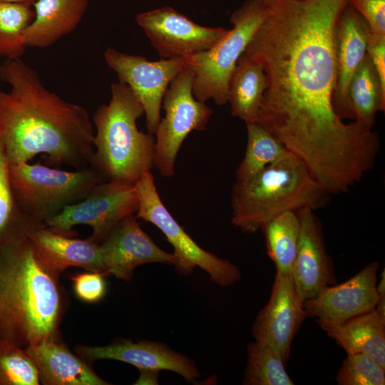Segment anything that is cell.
I'll return each mask as SVG.
<instances>
[{"mask_svg": "<svg viewBox=\"0 0 385 385\" xmlns=\"http://www.w3.org/2000/svg\"><path fill=\"white\" fill-rule=\"evenodd\" d=\"M111 91L109 103L98 106L93 117L96 132L90 167L104 181L135 185L154 166L155 138L138 128L144 108L130 87L118 81Z\"/></svg>", "mask_w": 385, "mask_h": 385, "instance_id": "cell-4", "label": "cell"}, {"mask_svg": "<svg viewBox=\"0 0 385 385\" xmlns=\"http://www.w3.org/2000/svg\"><path fill=\"white\" fill-rule=\"evenodd\" d=\"M105 275L103 272L90 270L71 276L74 292L78 298L88 303L101 301L106 293Z\"/></svg>", "mask_w": 385, "mask_h": 385, "instance_id": "cell-32", "label": "cell"}, {"mask_svg": "<svg viewBox=\"0 0 385 385\" xmlns=\"http://www.w3.org/2000/svg\"><path fill=\"white\" fill-rule=\"evenodd\" d=\"M247 363L242 384L293 385L279 353L272 346L254 342L247 345Z\"/></svg>", "mask_w": 385, "mask_h": 385, "instance_id": "cell-27", "label": "cell"}, {"mask_svg": "<svg viewBox=\"0 0 385 385\" xmlns=\"http://www.w3.org/2000/svg\"><path fill=\"white\" fill-rule=\"evenodd\" d=\"M378 293V301L375 309L385 319V272L384 269L381 274V279L376 286Z\"/></svg>", "mask_w": 385, "mask_h": 385, "instance_id": "cell-35", "label": "cell"}, {"mask_svg": "<svg viewBox=\"0 0 385 385\" xmlns=\"http://www.w3.org/2000/svg\"><path fill=\"white\" fill-rule=\"evenodd\" d=\"M104 58L141 103L148 133L154 135L160 121L163 96L171 81L188 66V58H161L150 61L146 58L107 48Z\"/></svg>", "mask_w": 385, "mask_h": 385, "instance_id": "cell-11", "label": "cell"}, {"mask_svg": "<svg viewBox=\"0 0 385 385\" xmlns=\"http://www.w3.org/2000/svg\"><path fill=\"white\" fill-rule=\"evenodd\" d=\"M304 302L292 276L277 272L270 299L252 328L255 341L272 346L286 363L293 338L307 317Z\"/></svg>", "mask_w": 385, "mask_h": 385, "instance_id": "cell-13", "label": "cell"}, {"mask_svg": "<svg viewBox=\"0 0 385 385\" xmlns=\"http://www.w3.org/2000/svg\"><path fill=\"white\" fill-rule=\"evenodd\" d=\"M159 371L140 369V376L134 384H158Z\"/></svg>", "mask_w": 385, "mask_h": 385, "instance_id": "cell-36", "label": "cell"}, {"mask_svg": "<svg viewBox=\"0 0 385 385\" xmlns=\"http://www.w3.org/2000/svg\"><path fill=\"white\" fill-rule=\"evenodd\" d=\"M31 5L0 2V56L20 58L26 46L24 34L34 18Z\"/></svg>", "mask_w": 385, "mask_h": 385, "instance_id": "cell-29", "label": "cell"}, {"mask_svg": "<svg viewBox=\"0 0 385 385\" xmlns=\"http://www.w3.org/2000/svg\"><path fill=\"white\" fill-rule=\"evenodd\" d=\"M247 143L236 171L237 183H246L289 151L257 122L247 123Z\"/></svg>", "mask_w": 385, "mask_h": 385, "instance_id": "cell-26", "label": "cell"}, {"mask_svg": "<svg viewBox=\"0 0 385 385\" xmlns=\"http://www.w3.org/2000/svg\"><path fill=\"white\" fill-rule=\"evenodd\" d=\"M318 324L347 354H368L385 369V319L376 309L341 324Z\"/></svg>", "mask_w": 385, "mask_h": 385, "instance_id": "cell-22", "label": "cell"}, {"mask_svg": "<svg viewBox=\"0 0 385 385\" xmlns=\"http://www.w3.org/2000/svg\"><path fill=\"white\" fill-rule=\"evenodd\" d=\"M88 4V0H36L34 18L24 34L26 47L45 48L71 33Z\"/></svg>", "mask_w": 385, "mask_h": 385, "instance_id": "cell-21", "label": "cell"}, {"mask_svg": "<svg viewBox=\"0 0 385 385\" xmlns=\"http://www.w3.org/2000/svg\"><path fill=\"white\" fill-rule=\"evenodd\" d=\"M27 237L38 257L58 277L70 267H81L107 275L101 244L89 238H74L44 225L29 232Z\"/></svg>", "mask_w": 385, "mask_h": 385, "instance_id": "cell-19", "label": "cell"}, {"mask_svg": "<svg viewBox=\"0 0 385 385\" xmlns=\"http://www.w3.org/2000/svg\"><path fill=\"white\" fill-rule=\"evenodd\" d=\"M135 19L161 58L165 59L188 58L206 51L228 31L197 24L170 6L140 13Z\"/></svg>", "mask_w": 385, "mask_h": 385, "instance_id": "cell-12", "label": "cell"}, {"mask_svg": "<svg viewBox=\"0 0 385 385\" xmlns=\"http://www.w3.org/2000/svg\"><path fill=\"white\" fill-rule=\"evenodd\" d=\"M266 88L262 66L244 52L228 82L227 100L231 114L246 124L256 122Z\"/></svg>", "mask_w": 385, "mask_h": 385, "instance_id": "cell-23", "label": "cell"}, {"mask_svg": "<svg viewBox=\"0 0 385 385\" xmlns=\"http://www.w3.org/2000/svg\"><path fill=\"white\" fill-rule=\"evenodd\" d=\"M367 54L385 88V35L370 34Z\"/></svg>", "mask_w": 385, "mask_h": 385, "instance_id": "cell-34", "label": "cell"}, {"mask_svg": "<svg viewBox=\"0 0 385 385\" xmlns=\"http://www.w3.org/2000/svg\"><path fill=\"white\" fill-rule=\"evenodd\" d=\"M378 269V262H369L346 282L326 287L314 297L304 300L307 317L316 318L317 322L341 324L375 309Z\"/></svg>", "mask_w": 385, "mask_h": 385, "instance_id": "cell-14", "label": "cell"}, {"mask_svg": "<svg viewBox=\"0 0 385 385\" xmlns=\"http://www.w3.org/2000/svg\"><path fill=\"white\" fill-rule=\"evenodd\" d=\"M39 374L26 349L0 339V385H38Z\"/></svg>", "mask_w": 385, "mask_h": 385, "instance_id": "cell-30", "label": "cell"}, {"mask_svg": "<svg viewBox=\"0 0 385 385\" xmlns=\"http://www.w3.org/2000/svg\"><path fill=\"white\" fill-rule=\"evenodd\" d=\"M9 169V163L0 141V246L41 226L29 219L16 204Z\"/></svg>", "mask_w": 385, "mask_h": 385, "instance_id": "cell-28", "label": "cell"}, {"mask_svg": "<svg viewBox=\"0 0 385 385\" xmlns=\"http://www.w3.org/2000/svg\"><path fill=\"white\" fill-rule=\"evenodd\" d=\"M300 222L297 212H283L261 227L267 254L274 262L277 272L292 275L297 255Z\"/></svg>", "mask_w": 385, "mask_h": 385, "instance_id": "cell-25", "label": "cell"}, {"mask_svg": "<svg viewBox=\"0 0 385 385\" xmlns=\"http://www.w3.org/2000/svg\"><path fill=\"white\" fill-rule=\"evenodd\" d=\"M135 187L138 198L135 217L155 225L172 245L176 258L174 266L179 274H189L199 267L221 287L230 286L241 279L237 266L200 247L172 216L160 197L151 170Z\"/></svg>", "mask_w": 385, "mask_h": 385, "instance_id": "cell-8", "label": "cell"}, {"mask_svg": "<svg viewBox=\"0 0 385 385\" xmlns=\"http://www.w3.org/2000/svg\"><path fill=\"white\" fill-rule=\"evenodd\" d=\"M9 170L16 204L39 225L65 207L83 200L96 185L104 181L91 167L68 171L21 162L9 163Z\"/></svg>", "mask_w": 385, "mask_h": 385, "instance_id": "cell-6", "label": "cell"}, {"mask_svg": "<svg viewBox=\"0 0 385 385\" xmlns=\"http://www.w3.org/2000/svg\"><path fill=\"white\" fill-rule=\"evenodd\" d=\"M269 1L245 0L230 17L232 29L210 49L188 57V67L193 73L192 93L197 100L212 99L218 106L228 103L230 76L266 16Z\"/></svg>", "mask_w": 385, "mask_h": 385, "instance_id": "cell-7", "label": "cell"}, {"mask_svg": "<svg viewBox=\"0 0 385 385\" xmlns=\"http://www.w3.org/2000/svg\"><path fill=\"white\" fill-rule=\"evenodd\" d=\"M329 196L306 165L289 152L249 181L234 183L231 223L252 234L283 212L324 207Z\"/></svg>", "mask_w": 385, "mask_h": 385, "instance_id": "cell-5", "label": "cell"}, {"mask_svg": "<svg viewBox=\"0 0 385 385\" xmlns=\"http://www.w3.org/2000/svg\"><path fill=\"white\" fill-rule=\"evenodd\" d=\"M193 73L187 66L170 83L162 101L165 117L155 132L153 165L160 175H174L178 151L188 134L205 128L213 111L192 93Z\"/></svg>", "mask_w": 385, "mask_h": 385, "instance_id": "cell-9", "label": "cell"}, {"mask_svg": "<svg viewBox=\"0 0 385 385\" xmlns=\"http://www.w3.org/2000/svg\"><path fill=\"white\" fill-rule=\"evenodd\" d=\"M36 0H0V2L21 3L33 5Z\"/></svg>", "mask_w": 385, "mask_h": 385, "instance_id": "cell-37", "label": "cell"}, {"mask_svg": "<svg viewBox=\"0 0 385 385\" xmlns=\"http://www.w3.org/2000/svg\"><path fill=\"white\" fill-rule=\"evenodd\" d=\"M300 229L292 278L304 300L317 296L324 288L337 283L332 258L328 255L321 223L314 210L297 211Z\"/></svg>", "mask_w": 385, "mask_h": 385, "instance_id": "cell-16", "label": "cell"}, {"mask_svg": "<svg viewBox=\"0 0 385 385\" xmlns=\"http://www.w3.org/2000/svg\"><path fill=\"white\" fill-rule=\"evenodd\" d=\"M349 0H270L245 52L267 88L256 120L329 194L347 192L375 165L378 134L346 123L333 106L336 34Z\"/></svg>", "mask_w": 385, "mask_h": 385, "instance_id": "cell-1", "label": "cell"}, {"mask_svg": "<svg viewBox=\"0 0 385 385\" xmlns=\"http://www.w3.org/2000/svg\"><path fill=\"white\" fill-rule=\"evenodd\" d=\"M370 34L367 23L348 2L339 16L336 34L337 81L333 106L342 119L354 118L349 103V86L367 53Z\"/></svg>", "mask_w": 385, "mask_h": 385, "instance_id": "cell-18", "label": "cell"}, {"mask_svg": "<svg viewBox=\"0 0 385 385\" xmlns=\"http://www.w3.org/2000/svg\"><path fill=\"white\" fill-rule=\"evenodd\" d=\"M135 214L120 220L101 243L106 274L130 281L140 265L163 263L175 265L173 253L160 249L140 227Z\"/></svg>", "mask_w": 385, "mask_h": 385, "instance_id": "cell-15", "label": "cell"}, {"mask_svg": "<svg viewBox=\"0 0 385 385\" xmlns=\"http://www.w3.org/2000/svg\"><path fill=\"white\" fill-rule=\"evenodd\" d=\"M76 351L82 359H112L123 361L140 369L171 371L192 382L200 376L195 363L160 342L118 339L106 346H78Z\"/></svg>", "mask_w": 385, "mask_h": 385, "instance_id": "cell-17", "label": "cell"}, {"mask_svg": "<svg viewBox=\"0 0 385 385\" xmlns=\"http://www.w3.org/2000/svg\"><path fill=\"white\" fill-rule=\"evenodd\" d=\"M138 209L135 185L106 180L96 185L83 200L65 207L43 225L70 236L76 235L72 230L75 225H88L92 229L88 238L101 244L120 220Z\"/></svg>", "mask_w": 385, "mask_h": 385, "instance_id": "cell-10", "label": "cell"}, {"mask_svg": "<svg viewBox=\"0 0 385 385\" xmlns=\"http://www.w3.org/2000/svg\"><path fill=\"white\" fill-rule=\"evenodd\" d=\"M336 381L338 385H384L385 369L368 354H347Z\"/></svg>", "mask_w": 385, "mask_h": 385, "instance_id": "cell-31", "label": "cell"}, {"mask_svg": "<svg viewBox=\"0 0 385 385\" xmlns=\"http://www.w3.org/2000/svg\"><path fill=\"white\" fill-rule=\"evenodd\" d=\"M349 98L355 121L372 129L376 113L385 109V88L367 53L351 79Z\"/></svg>", "mask_w": 385, "mask_h": 385, "instance_id": "cell-24", "label": "cell"}, {"mask_svg": "<svg viewBox=\"0 0 385 385\" xmlns=\"http://www.w3.org/2000/svg\"><path fill=\"white\" fill-rule=\"evenodd\" d=\"M0 79L11 86L9 92L0 91V141L9 163L43 154L51 165L90 167L94 133L83 106L47 90L20 58L2 63Z\"/></svg>", "mask_w": 385, "mask_h": 385, "instance_id": "cell-2", "label": "cell"}, {"mask_svg": "<svg viewBox=\"0 0 385 385\" xmlns=\"http://www.w3.org/2000/svg\"><path fill=\"white\" fill-rule=\"evenodd\" d=\"M372 34L385 35V0H349Z\"/></svg>", "mask_w": 385, "mask_h": 385, "instance_id": "cell-33", "label": "cell"}, {"mask_svg": "<svg viewBox=\"0 0 385 385\" xmlns=\"http://www.w3.org/2000/svg\"><path fill=\"white\" fill-rule=\"evenodd\" d=\"M26 350L44 385H107L83 360L71 353L57 338L31 344Z\"/></svg>", "mask_w": 385, "mask_h": 385, "instance_id": "cell-20", "label": "cell"}, {"mask_svg": "<svg viewBox=\"0 0 385 385\" xmlns=\"http://www.w3.org/2000/svg\"><path fill=\"white\" fill-rule=\"evenodd\" d=\"M58 277L27 235L0 246V339L26 349L57 338L63 309Z\"/></svg>", "mask_w": 385, "mask_h": 385, "instance_id": "cell-3", "label": "cell"}]
</instances>
